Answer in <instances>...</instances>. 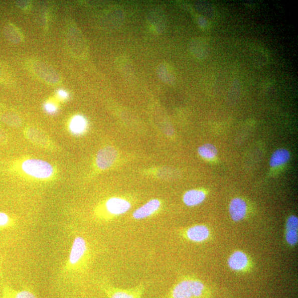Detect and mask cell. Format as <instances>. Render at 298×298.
<instances>
[{"label":"cell","instance_id":"obj_17","mask_svg":"<svg viewBox=\"0 0 298 298\" xmlns=\"http://www.w3.org/2000/svg\"><path fill=\"white\" fill-rule=\"evenodd\" d=\"M86 119L81 115H76L72 119L70 123V130L75 135H80L86 130Z\"/></svg>","mask_w":298,"mask_h":298},{"label":"cell","instance_id":"obj_10","mask_svg":"<svg viewBox=\"0 0 298 298\" xmlns=\"http://www.w3.org/2000/svg\"><path fill=\"white\" fill-rule=\"evenodd\" d=\"M229 210L231 219L235 221V222H239L246 216L247 213L246 203L241 198H235L231 201Z\"/></svg>","mask_w":298,"mask_h":298},{"label":"cell","instance_id":"obj_25","mask_svg":"<svg viewBox=\"0 0 298 298\" xmlns=\"http://www.w3.org/2000/svg\"><path fill=\"white\" fill-rule=\"evenodd\" d=\"M46 109L49 113H53L56 111L57 107L53 103H47L45 106Z\"/></svg>","mask_w":298,"mask_h":298},{"label":"cell","instance_id":"obj_5","mask_svg":"<svg viewBox=\"0 0 298 298\" xmlns=\"http://www.w3.org/2000/svg\"><path fill=\"white\" fill-rule=\"evenodd\" d=\"M118 152L111 146H107L99 150L96 156V164L101 170H106L111 167L117 160Z\"/></svg>","mask_w":298,"mask_h":298},{"label":"cell","instance_id":"obj_20","mask_svg":"<svg viewBox=\"0 0 298 298\" xmlns=\"http://www.w3.org/2000/svg\"><path fill=\"white\" fill-rule=\"evenodd\" d=\"M158 73L160 78L164 81L171 83L174 80V77L171 74V71L168 69L167 66L162 65L158 69Z\"/></svg>","mask_w":298,"mask_h":298},{"label":"cell","instance_id":"obj_21","mask_svg":"<svg viewBox=\"0 0 298 298\" xmlns=\"http://www.w3.org/2000/svg\"><path fill=\"white\" fill-rule=\"evenodd\" d=\"M297 229L286 228V241L291 246H294L297 244L298 240Z\"/></svg>","mask_w":298,"mask_h":298},{"label":"cell","instance_id":"obj_12","mask_svg":"<svg viewBox=\"0 0 298 298\" xmlns=\"http://www.w3.org/2000/svg\"><path fill=\"white\" fill-rule=\"evenodd\" d=\"M205 192L200 190H191L187 191L183 197V201L188 207H195L205 200Z\"/></svg>","mask_w":298,"mask_h":298},{"label":"cell","instance_id":"obj_1","mask_svg":"<svg viewBox=\"0 0 298 298\" xmlns=\"http://www.w3.org/2000/svg\"><path fill=\"white\" fill-rule=\"evenodd\" d=\"M206 291L202 281L187 278L175 284L164 298H203Z\"/></svg>","mask_w":298,"mask_h":298},{"label":"cell","instance_id":"obj_26","mask_svg":"<svg viewBox=\"0 0 298 298\" xmlns=\"http://www.w3.org/2000/svg\"><path fill=\"white\" fill-rule=\"evenodd\" d=\"M7 140V135L2 129H0V142H4Z\"/></svg>","mask_w":298,"mask_h":298},{"label":"cell","instance_id":"obj_8","mask_svg":"<svg viewBox=\"0 0 298 298\" xmlns=\"http://www.w3.org/2000/svg\"><path fill=\"white\" fill-rule=\"evenodd\" d=\"M161 206V201L158 199H153L136 209L132 213V217L136 220L147 218L157 213Z\"/></svg>","mask_w":298,"mask_h":298},{"label":"cell","instance_id":"obj_23","mask_svg":"<svg viewBox=\"0 0 298 298\" xmlns=\"http://www.w3.org/2000/svg\"><path fill=\"white\" fill-rule=\"evenodd\" d=\"M9 223L8 215L3 212H0V227L7 225Z\"/></svg>","mask_w":298,"mask_h":298},{"label":"cell","instance_id":"obj_15","mask_svg":"<svg viewBox=\"0 0 298 298\" xmlns=\"http://www.w3.org/2000/svg\"><path fill=\"white\" fill-rule=\"evenodd\" d=\"M4 33L7 40L13 43L18 44L22 40L20 31L13 24H8L4 27Z\"/></svg>","mask_w":298,"mask_h":298},{"label":"cell","instance_id":"obj_3","mask_svg":"<svg viewBox=\"0 0 298 298\" xmlns=\"http://www.w3.org/2000/svg\"><path fill=\"white\" fill-rule=\"evenodd\" d=\"M145 288L143 284L128 289L116 288L110 285L104 286L108 298H142Z\"/></svg>","mask_w":298,"mask_h":298},{"label":"cell","instance_id":"obj_16","mask_svg":"<svg viewBox=\"0 0 298 298\" xmlns=\"http://www.w3.org/2000/svg\"><path fill=\"white\" fill-rule=\"evenodd\" d=\"M190 48L192 54L197 58L203 59L208 55L207 44L200 39L193 40L191 43Z\"/></svg>","mask_w":298,"mask_h":298},{"label":"cell","instance_id":"obj_22","mask_svg":"<svg viewBox=\"0 0 298 298\" xmlns=\"http://www.w3.org/2000/svg\"><path fill=\"white\" fill-rule=\"evenodd\" d=\"M15 298H37L31 292L27 290L21 291L16 294Z\"/></svg>","mask_w":298,"mask_h":298},{"label":"cell","instance_id":"obj_4","mask_svg":"<svg viewBox=\"0 0 298 298\" xmlns=\"http://www.w3.org/2000/svg\"><path fill=\"white\" fill-rule=\"evenodd\" d=\"M33 68L38 76L49 84L56 85L61 81L57 72L46 63L37 61L33 63Z\"/></svg>","mask_w":298,"mask_h":298},{"label":"cell","instance_id":"obj_24","mask_svg":"<svg viewBox=\"0 0 298 298\" xmlns=\"http://www.w3.org/2000/svg\"><path fill=\"white\" fill-rule=\"evenodd\" d=\"M17 6L21 9H26L29 8L30 3L29 1H17Z\"/></svg>","mask_w":298,"mask_h":298},{"label":"cell","instance_id":"obj_7","mask_svg":"<svg viewBox=\"0 0 298 298\" xmlns=\"http://www.w3.org/2000/svg\"><path fill=\"white\" fill-rule=\"evenodd\" d=\"M87 251L85 240L82 237L77 236L72 245L69 256V263L72 266L78 263L84 257Z\"/></svg>","mask_w":298,"mask_h":298},{"label":"cell","instance_id":"obj_2","mask_svg":"<svg viewBox=\"0 0 298 298\" xmlns=\"http://www.w3.org/2000/svg\"><path fill=\"white\" fill-rule=\"evenodd\" d=\"M22 168L27 174L41 179L50 178L54 172L51 164L40 159L27 160L22 164Z\"/></svg>","mask_w":298,"mask_h":298},{"label":"cell","instance_id":"obj_19","mask_svg":"<svg viewBox=\"0 0 298 298\" xmlns=\"http://www.w3.org/2000/svg\"><path fill=\"white\" fill-rule=\"evenodd\" d=\"M0 119L4 123L15 128H18L22 124V119L20 116L14 113H4L1 116Z\"/></svg>","mask_w":298,"mask_h":298},{"label":"cell","instance_id":"obj_27","mask_svg":"<svg viewBox=\"0 0 298 298\" xmlns=\"http://www.w3.org/2000/svg\"><path fill=\"white\" fill-rule=\"evenodd\" d=\"M59 95L62 98H65L67 97V93L63 91H60L59 92Z\"/></svg>","mask_w":298,"mask_h":298},{"label":"cell","instance_id":"obj_6","mask_svg":"<svg viewBox=\"0 0 298 298\" xmlns=\"http://www.w3.org/2000/svg\"><path fill=\"white\" fill-rule=\"evenodd\" d=\"M131 207V203L128 201L118 197L110 198L106 203L108 212L114 216H118L128 212Z\"/></svg>","mask_w":298,"mask_h":298},{"label":"cell","instance_id":"obj_18","mask_svg":"<svg viewBox=\"0 0 298 298\" xmlns=\"http://www.w3.org/2000/svg\"><path fill=\"white\" fill-rule=\"evenodd\" d=\"M199 155L206 160H212L217 156L218 151L216 147L211 143H206L198 149Z\"/></svg>","mask_w":298,"mask_h":298},{"label":"cell","instance_id":"obj_13","mask_svg":"<svg viewBox=\"0 0 298 298\" xmlns=\"http://www.w3.org/2000/svg\"><path fill=\"white\" fill-rule=\"evenodd\" d=\"M290 153L285 148H279L275 151L270 159L269 165L273 168H277L289 162Z\"/></svg>","mask_w":298,"mask_h":298},{"label":"cell","instance_id":"obj_11","mask_svg":"<svg viewBox=\"0 0 298 298\" xmlns=\"http://www.w3.org/2000/svg\"><path fill=\"white\" fill-rule=\"evenodd\" d=\"M248 258L246 254L241 251H237L232 253L228 259L229 267L235 271H242L247 268Z\"/></svg>","mask_w":298,"mask_h":298},{"label":"cell","instance_id":"obj_9","mask_svg":"<svg viewBox=\"0 0 298 298\" xmlns=\"http://www.w3.org/2000/svg\"><path fill=\"white\" fill-rule=\"evenodd\" d=\"M185 236L188 240L192 242H202L209 238L210 231L206 225H193L186 230Z\"/></svg>","mask_w":298,"mask_h":298},{"label":"cell","instance_id":"obj_14","mask_svg":"<svg viewBox=\"0 0 298 298\" xmlns=\"http://www.w3.org/2000/svg\"><path fill=\"white\" fill-rule=\"evenodd\" d=\"M26 135L29 139L35 144L44 147L48 143L47 136L40 130L34 128H30L26 131Z\"/></svg>","mask_w":298,"mask_h":298}]
</instances>
